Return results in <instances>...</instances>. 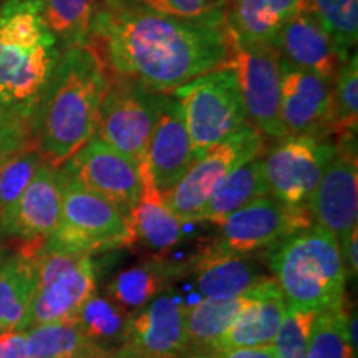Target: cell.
<instances>
[{
	"label": "cell",
	"mask_w": 358,
	"mask_h": 358,
	"mask_svg": "<svg viewBox=\"0 0 358 358\" xmlns=\"http://www.w3.org/2000/svg\"><path fill=\"white\" fill-rule=\"evenodd\" d=\"M87 45L110 75L164 95L226 65L231 57L224 24L176 19L108 0L100 2Z\"/></svg>",
	"instance_id": "6da1fadb"
},
{
	"label": "cell",
	"mask_w": 358,
	"mask_h": 358,
	"mask_svg": "<svg viewBox=\"0 0 358 358\" xmlns=\"http://www.w3.org/2000/svg\"><path fill=\"white\" fill-rule=\"evenodd\" d=\"M111 75L90 45L65 48L30 118V138L47 163L60 166L95 136Z\"/></svg>",
	"instance_id": "7a4b0ae2"
},
{
	"label": "cell",
	"mask_w": 358,
	"mask_h": 358,
	"mask_svg": "<svg viewBox=\"0 0 358 358\" xmlns=\"http://www.w3.org/2000/svg\"><path fill=\"white\" fill-rule=\"evenodd\" d=\"M62 52L37 0H6L0 6V105L29 123Z\"/></svg>",
	"instance_id": "3957f363"
},
{
	"label": "cell",
	"mask_w": 358,
	"mask_h": 358,
	"mask_svg": "<svg viewBox=\"0 0 358 358\" xmlns=\"http://www.w3.org/2000/svg\"><path fill=\"white\" fill-rule=\"evenodd\" d=\"M268 266L289 307L317 313L343 306L348 271L329 231L313 224L294 232L271 248Z\"/></svg>",
	"instance_id": "277c9868"
},
{
	"label": "cell",
	"mask_w": 358,
	"mask_h": 358,
	"mask_svg": "<svg viewBox=\"0 0 358 358\" xmlns=\"http://www.w3.org/2000/svg\"><path fill=\"white\" fill-rule=\"evenodd\" d=\"M60 171V168H58ZM62 178L60 221L45 245L75 252H101L134 243L131 219L108 199L87 189L75 179Z\"/></svg>",
	"instance_id": "5b68a950"
},
{
	"label": "cell",
	"mask_w": 358,
	"mask_h": 358,
	"mask_svg": "<svg viewBox=\"0 0 358 358\" xmlns=\"http://www.w3.org/2000/svg\"><path fill=\"white\" fill-rule=\"evenodd\" d=\"M185 113L196 161L248 123L234 70L222 65L173 92Z\"/></svg>",
	"instance_id": "8992f818"
},
{
	"label": "cell",
	"mask_w": 358,
	"mask_h": 358,
	"mask_svg": "<svg viewBox=\"0 0 358 358\" xmlns=\"http://www.w3.org/2000/svg\"><path fill=\"white\" fill-rule=\"evenodd\" d=\"M38 287L30 306L27 330L43 324L75 322L96 290L92 254L42 245L37 250Z\"/></svg>",
	"instance_id": "52a82bcc"
},
{
	"label": "cell",
	"mask_w": 358,
	"mask_h": 358,
	"mask_svg": "<svg viewBox=\"0 0 358 358\" xmlns=\"http://www.w3.org/2000/svg\"><path fill=\"white\" fill-rule=\"evenodd\" d=\"M164 96L133 80L111 75L98 110L95 136L143 166Z\"/></svg>",
	"instance_id": "ba28073f"
},
{
	"label": "cell",
	"mask_w": 358,
	"mask_h": 358,
	"mask_svg": "<svg viewBox=\"0 0 358 358\" xmlns=\"http://www.w3.org/2000/svg\"><path fill=\"white\" fill-rule=\"evenodd\" d=\"M262 133L249 122L206 151L173 189L161 194L163 204L182 222H196L206 201L234 169L262 153Z\"/></svg>",
	"instance_id": "9c48e42d"
},
{
	"label": "cell",
	"mask_w": 358,
	"mask_h": 358,
	"mask_svg": "<svg viewBox=\"0 0 358 358\" xmlns=\"http://www.w3.org/2000/svg\"><path fill=\"white\" fill-rule=\"evenodd\" d=\"M337 143L330 136H285L262 158L268 194L290 208H306L332 161Z\"/></svg>",
	"instance_id": "30bf717a"
},
{
	"label": "cell",
	"mask_w": 358,
	"mask_h": 358,
	"mask_svg": "<svg viewBox=\"0 0 358 358\" xmlns=\"http://www.w3.org/2000/svg\"><path fill=\"white\" fill-rule=\"evenodd\" d=\"M308 226H312L308 209L290 208L272 196H266L224 219L219 224L217 237L204 250L245 256L254 250L274 248L285 237Z\"/></svg>",
	"instance_id": "8fae6325"
},
{
	"label": "cell",
	"mask_w": 358,
	"mask_h": 358,
	"mask_svg": "<svg viewBox=\"0 0 358 358\" xmlns=\"http://www.w3.org/2000/svg\"><path fill=\"white\" fill-rule=\"evenodd\" d=\"M332 161L307 203L315 226L329 231L343 249L358 229L357 133L340 134Z\"/></svg>",
	"instance_id": "7c38bea8"
},
{
	"label": "cell",
	"mask_w": 358,
	"mask_h": 358,
	"mask_svg": "<svg viewBox=\"0 0 358 358\" xmlns=\"http://www.w3.org/2000/svg\"><path fill=\"white\" fill-rule=\"evenodd\" d=\"M58 168L66 178L75 179L83 187L108 199L128 217L141 198L140 166L98 136L90 138Z\"/></svg>",
	"instance_id": "4fadbf2b"
},
{
	"label": "cell",
	"mask_w": 358,
	"mask_h": 358,
	"mask_svg": "<svg viewBox=\"0 0 358 358\" xmlns=\"http://www.w3.org/2000/svg\"><path fill=\"white\" fill-rule=\"evenodd\" d=\"M279 55L274 47H231L226 65L234 70L248 122L271 138L287 136L280 118Z\"/></svg>",
	"instance_id": "5bb4252c"
},
{
	"label": "cell",
	"mask_w": 358,
	"mask_h": 358,
	"mask_svg": "<svg viewBox=\"0 0 358 358\" xmlns=\"http://www.w3.org/2000/svg\"><path fill=\"white\" fill-rule=\"evenodd\" d=\"M186 307L171 294H159L131 315L127 340L120 348L123 358H181L189 352L186 335Z\"/></svg>",
	"instance_id": "9a60e30c"
},
{
	"label": "cell",
	"mask_w": 358,
	"mask_h": 358,
	"mask_svg": "<svg viewBox=\"0 0 358 358\" xmlns=\"http://www.w3.org/2000/svg\"><path fill=\"white\" fill-rule=\"evenodd\" d=\"M280 118L287 136L330 134V85L332 82L290 65L279 57Z\"/></svg>",
	"instance_id": "2e32d148"
},
{
	"label": "cell",
	"mask_w": 358,
	"mask_h": 358,
	"mask_svg": "<svg viewBox=\"0 0 358 358\" xmlns=\"http://www.w3.org/2000/svg\"><path fill=\"white\" fill-rule=\"evenodd\" d=\"M196 163L181 103L173 93L164 96L158 122L148 143L145 166L159 194L181 181Z\"/></svg>",
	"instance_id": "e0dca14e"
},
{
	"label": "cell",
	"mask_w": 358,
	"mask_h": 358,
	"mask_svg": "<svg viewBox=\"0 0 358 358\" xmlns=\"http://www.w3.org/2000/svg\"><path fill=\"white\" fill-rule=\"evenodd\" d=\"M60 211V171L58 166L43 161L0 227L7 234L24 239L29 245H43L57 229Z\"/></svg>",
	"instance_id": "ac0fdd59"
},
{
	"label": "cell",
	"mask_w": 358,
	"mask_h": 358,
	"mask_svg": "<svg viewBox=\"0 0 358 358\" xmlns=\"http://www.w3.org/2000/svg\"><path fill=\"white\" fill-rule=\"evenodd\" d=\"M306 10V0H227L224 29L231 47H272L282 27Z\"/></svg>",
	"instance_id": "d6986e66"
},
{
	"label": "cell",
	"mask_w": 358,
	"mask_h": 358,
	"mask_svg": "<svg viewBox=\"0 0 358 358\" xmlns=\"http://www.w3.org/2000/svg\"><path fill=\"white\" fill-rule=\"evenodd\" d=\"M287 308L277 280L264 279L254 285L249 303L219 338L214 350L272 347Z\"/></svg>",
	"instance_id": "ffe728a7"
},
{
	"label": "cell",
	"mask_w": 358,
	"mask_h": 358,
	"mask_svg": "<svg viewBox=\"0 0 358 358\" xmlns=\"http://www.w3.org/2000/svg\"><path fill=\"white\" fill-rule=\"evenodd\" d=\"M272 47L282 60L329 82L345 62L330 35L307 12L299 13L282 27Z\"/></svg>",
	"instance_id": "44dd1931"
},
{
	"label": "cell",
	"mask_w": 358,
	"mask_h": 358,
	"mask_svg": "<svg viewBox=\"0 0 358 358\" xmlns=\"http://www.w3.org/2000/svg\"><path fill=\"white\" fill-rule=\"evenodd\" d=\"M38 287V259L35 252L0 261V330H27L30 306Z\"/></svg>",
	"instance_id": "7402d4cb"
},
{
	"label": "cell",
	"mask_w": 358,
	"mask_h": 358,
	"mask_svg": "<svg viewBox=\"0 0 358 358\" xmlns=\"http://www.w3.org/2000/svg\"><path fill=\"white\" fill-rule=\"evenodd\" d=\"M194 268L198 271V289L204 299L226 301L239 297L262 282L256 264L245 256L236 254H213L203 250L194 259Z\"/></svg>",
	"instance_id": "603a6c76"
},
{
	"label": "cell",
	"mask_w": 358,
	"mask_h": 358,
	"mask_svg": "<svg viewBox=\"0 0 358 358\" xmlns=\"http://www.w3.org/2000/svg\"><path fill=\"white\" fill-rule=\"evenodd\" d=\"M191 264H171L163 259H151L145 264L124 268L110 282L108 299L123 312H140L156 295H159L164 285L174 277L181 275Z\"/></svg>",
	"instance_id": "cb8c5ba5"
},
{
	"label": "cell",
	"mask_w": 358,
	"mask_h": 358,
	"mask_svg": "<svg viewBox=\"0 0 358 358\" xmlns=\"http://www.w3.org/2000/svg\"><path fill=\"white\" fill-rule=\"evenodd\" d=\"M266 196L271 194H268L266 178H264L262 156H257L222 179L221 185L206 201L198 221L221 224L237 209L244 208L259 198H266Z\"/></svg>",
	"instance_id": "d4e9b609"
},
{
	"label": "cell",
	"mask_w": 358,
	"mask_h": 358,
	"mask_svg": "<svg viewBox=\"0 0 358 358\" xmlns=\"http://www.w3.org/2000/svg\"><path fill=\"white\" fill-rule=\"evenodd\" d=\"M143 176V192L138 204L131 211V226L134 241H141L148 248L166 250L182 239V221L169 213L163 204L145 164L140 166Z\"/></svg>",
	"instance_id": "484cf974"
},
{
	"label": "cell",
	"mask_w": 358,
	"mask_h": 358,
	"mask_svg": "<svg viewBox=\"0 0 358 358\" xmlns=\"http://www.w3.org/2000/svg\"><path fill=\"white\" fill-rule=\"evenodd\" d=\"M252 289L234 299L214 301L204 299L192 307H186V335L189 350H214L219 338L248 306Z\"/></svg>",
	"instance_id": "4316f807"
},
{
	"label": "cell",
	"mask_w": 358,
	"mask_h": 358,
	"mask_svg": "<svg viewBox=\"0 0 358 358\" xmlns=\"http://www.w3.org/2000/svg\"><path fill=\"white\" fill-rule=\"evenodd\" d=\"M75 322L95 345L115 352L120 350L127 340L131 315L123 312L110 299L92 295L80 308Z\"/></svg>",
	"instance_id": "83f0119b"
},
{
	"label": "cell",
	"mask_w": 358,
	"mask_h": 358,
	"mask_svg": "<svg viewBox=\"0 0 358 358\" xmlns=\"http://www.w3.org/2000/svg\"><path fill=\"white\" fill-rule=\"evenodd\" d=\"M37 2L45 24L62 43L64 50L77 45H87L93 17L101 0H37Z\"/></svg>",
	"instance_id": "f1b7e54d"
},
{
	"label": "cell",
	"mask_w": 358,
	"mask_h": 358,
	"mask_svg": "<svg viewBox=\"0 0 358 358\" xmlns=\"http://www.w3.org/2000/svg\"><path fill=\"white\" fill-rule=\"evenodd\" d=\"M25 332L29 358H80L103 350L82 332L77 322L43 324Z\"/></svg>",
	"instance_id": "f546056e"
},
{
	"label": "cell",
	"mask_w": 358,
	"mask_h": 358,
	"mask_svg": "<svg viewBox=\"0 0 358 358\" xmlns=\"http://www.w3.org/2000/svg\"><path fill=\"white\" fill-rule=\"evenodd\" d=\"M307 358H357L348 335L345 307L317 312L307 342Z\"/></svg>",
	"instance_id": "4dcf8cb0"
},
{
	"label": "cell",
	"mask_w": 358,
	"mask_h": 358,
	"mask_svg": "<svg viewBox=\"0 0 358 358\" xmlns=\"http://www.w3.org/2000/svg\"><path fill=\"white\" fill-rule=\"evenodd\" d=\"M303 12L319 22L347 60L358 38V0H306Z\"/></svg>",
	"instance_id": "1f68e13d"
},
{
	"label": "cell",
	"mask_w": 358,
	"mask_h": 358,
	"mask_svg": "<svg viewBox=\"0 0 358 358\" xmlns=\"http://www.w3.org/2000/svg\"><path fill=\"white\" fill-rule=\"evenodd\" d=\"M45 158L30 140L0 163V226L24 194Z\"/></svg>",
	"instance_id": "d6a6232c"
},
{
	"label": "cell",
	"mask_w": 358,
	"mask_h": 358,
	"mask_svg": "<svg viewBox=\"0 0 358 358\" xmlns=\"http://www.w3.org/2000/svg\"><path fill=\"white\" fill-rule=\"evenodd\" d=\"M358 65L353 52L343 62L330 85V134L357 133Z\"/></svg>",
	"instance_id": "836d02e7"
},
{
	"label": "cell",
	"mask_w": 358,
	"mask_h": 358,
	"mask_svg": "<svg viewBox=\"0 0 358 358\" xmlns=\"http://www.w3.org/2000/svg\"><path fill=\"white\" fill-rule=\"evenodd\" d=\"M133 8H141L159 15L186 20L224 24L227 0H108Z\"/></svg>",
	"instance_id": "e575fe53"
},
{
	"label": "cell",
	"mask_w": 358,
	"mask_h": 358,
	"mask_svg": "<svg viewBox=\"0 0 358 358\" xmlns=\"http://www.w3.org/2000/svg\"><path fill=\"white\" fill-rule=\"evenodd\" d=\"M315 312L289 307L274 340L275 358H307V342Z\"/></svg>",
	"instance_id": "d590c367"
},
{
	"label": "cell",
	"mask_w": 358,
	"mask_h": 358,
	"mask_svg": "<svg viewBox=\"0 0 358 358\" xmlns=\"http://www.w3.org/2000/svg\"><path fill=\"white\" fill-rule=\"evenodd\" d=\"M30 127L22 116L0 105V163L25 143H29Z\"/></svg>",
	"instance_id": "8d00e7d4"
},
{
	"label": "cell",
	"mask_w": 358,
	"mask_h": 358,
	"mask_svg": "<svg viewBox=\"0 0 358 358\" xmlns=\"http://www.w3.org/2000/svg\"><path fill=\"white\" fill-rule=\"evenodd\" d=\"M186 358H275L274 347L231 348V350H189Z\"/></svg>",
	"instance_id": "74e56055"
},
{
	"label": "cell",
	"mask_w": 358,
	"mask_h": 358,
	"mask_svg": "<svg viewBox=\"0 0 358 358\" xmlns=\"http://www.w3.org/2000/svg\"><path fill=\"white\" fill-rule=\"evenodd\" d=\"M0 358H29L25 330H6L0 334Z\"/></svg>",
	"instance_id": "f35d334b"
},
{
	"label": "cell",
	"mask_w": 358,
	"mask_h": 358,
	"mask_svg": "<svg viewBox=\"0 0 358 358\" xmlns=\"http://www.w3.org/2000/svg\"><path fill=\"white\" fill-rule=\"evenodd\" d=\"M80 358H123L122 353L118 350L115 352H108V350H100V352H95V353H90V355H83Z\"/></svg>",
	"instance_id": "ab89813d"
},
{
	"label": "cell",
	"mask_w": 358,
	"mask_h": 358,
	"mask_svg": "<svg viewBox=\"0 0 358 358\" xmlns=\"http://www.w3.org/2000/svg\"><path fill=\"white\" fill-rule=\"evenodd\" d=\"M0 334H2V330H0Z\"/></svg>",
	"instance_id": "60d3db41"
}]
</instances>
